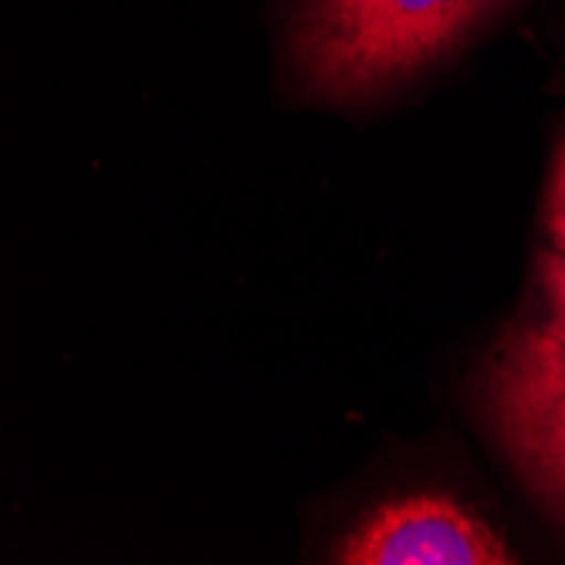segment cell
Listing matches in <instances>:
<instances>
[{
  "label": "cell",
  "mask_w": 565,
  "mask_h": 565,
  "mask_svg": "<svg viewBox=\"0 0 565 565\" xmlns=\"http://www.w3.org/2000/svg\"><path fill=\"white\" fill-rule=\"evenodd\" d=\"M345 565H508V545L454 498L417 494L380 504L339 545Z\"/></svg>",
  "instance_id": "3"
},
{
  "label": "cell",
  "mask_w": 565,
  "mask_h": 565,
  "mask_svg": "<svg viewBox=\"0 0 565 565\" xmlns=\"http://www.w3.org/2000/svg\"><path fill=\"white\" fill-rule=\"evenodd\" d=\"M498 0H305L295 55L329 98H355L420 72Z\"/></svg>",
  "instance_id": "1"
},
{
  "label": "cell",
  "mask_w": 565,
  "mask_h": 565,
  "mask_svg": "<svg viewBox=\"0 0 565 565\" xmlns=\"http://www.w3.org/2000/svg\"><path fill=\"white\" fill-rule=\"evenodd\" d=\"M542 288L548 298V322L542 332L565 352V258L562 254H545L542 258Z\"/></svg>",
  "instance_id": "4"
},
{
  "label": "cell",
  "mask_w": 565,
  "mask_h": 565,
  "mask_svg": "<svg viewBox=\"0 0 565 565\" xmlns=\"http://www.w3.org/2000/svg\"><path fill=\"white\" fill-rule=\"evenodd\" d=\"M545 224L555 241V250L565 254V142L555 157L552 183H548V200H545Z\"/></svg>",
  "instance_id": "5"
},
{
  "label": "cell",
  "mask_w": 565,
  "mask_h": 565,
  "mask_svg": "<svg viewBox=\"0 0 565 565\" xmlns=\"http://www.w3.org/2000/svg\"><path fill=\"white\" fill-rule=\"evenodd\" d=\"M491 409L519 468L565 511V352L542 326L508 339L491 373Z\"/></svg>",
  "instance_id": "2"
},
{
  "label": "cell",
  "mask_w": 565,
  "mask_h": 565,
  "mask_svg": "<svg viewBox=\"0 0 565 565\" xmlns=\"http://www.w3.org/2000/svg\"><path fill=\"white\" fill-rule=\"evenodd\" d=\"M562 258H565V254H562Z\"/></svg>",
  "instance_id": "6"
}]
</instances>
